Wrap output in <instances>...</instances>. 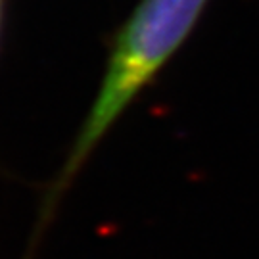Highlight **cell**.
Wrapping results in <instances>:
<instances>
[{"mask_svg":"<svg viewBox=\"0 0 259 259\" xmlns=\"http://www.w3.org/2000/svg\"><path fill=\"white\" fill-rule=\"evenodd\" d=\"M207 0H140L117 31L100 89L40 200L27 255H35L64 196L111 127L185 45Z\"/></svg>","mask_w":259,"mask_h":259,"instance_id":"obj_1","label":"cell"}]
</instances>
